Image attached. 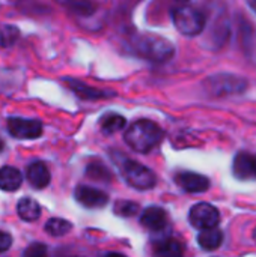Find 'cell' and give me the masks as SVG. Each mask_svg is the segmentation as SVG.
Returning <instances> with one entry per match:
<instances>
[{"label":"cell","mask_w":256,"mask_h":257,"mask_svg":"<svg viewBox=\"0 0 256 257\" xmlns=\"http://www.w3.org/2000/svg\"><path fill=\"white\" fill-rule=\"evenodd\" d=\"M124 140L134 152L148 154L163 140V130L152 120L140 119L125 131Z\"/></svg>","instance_id":"6da1fadb"},{"label":"cell","mask_w":256,"mask_h":257,"mask_svg":"<svg viewBox=\"0 0 256 257\" xmlns=\"http://www.w3.org/2000/svg\"><path fill=\"white\" fill-rule=\"evenodd\" d=\"M131 48L137 56L152 62H166L175 54L174 45L167 39L157 35L134 36L131 41Z\"/></svg>","instance_id":"7a4b0ae2"},{"label":"cell","mask_w":256,"mask_h":257,"mask_svg":"<svg viewBox=\"0 0 256 257\" xmlns=\"http://www.w3.org/2000/svg\"><path fill=\"white\" fill-rule=\"evenodd\" d=\"M116 164L121 170L122 178L125 179V182L130 187H133L136 190H142V191L151 190L155 187L157 176L149 167L140 164L139 161L130 160L125 155H118Z\"/></svg>","instance_id":"3957f363"},{"label":"cell","mask_w":256,"mask_h":257,"mask_svg":"<svg viewBox=\"0 0 256 257\" xmlns=\"http://www.w3.org/2000/svg\"><path fill=\"white\" fill-rule=\"evenodd\" d=\"M172 20L178 32L186 36H196L205 29V15L190 5L175 6L172 9Z\"/></svg>","instance_id":"277c9868"},{"label":"cell","mask_w":256,"mask_h":257,"mask_svg":"<svg viewBox=\"0 0 256 257\" xmlns=\"http://www.w3.org/2000/svg\"><path fill=\"white\" fill-rule=\"evenodd\" d=\"M189 221L193 227L202 230L216 229L220 221L219 211L210 203H198L189 212Z\"/></svg>","instance_id":"5b68a950"},{"label":"cell","mask_w":256,"mask_h":257,"mask_svg":"<svg viewBox=\"0 0 256 257\" xmlns=\"http://www.w3.org/2000/svg\"><path fill=\"white\" fill-rule=\"evenodd\" d=\"M6 126L9 134L20 140H35L42 136V123L36 119L8 117Z\"/></svg>","instance_id":"8992f818"},{"label":"cell","mask_w":256,"mask_h":257,"mask_svg":"<svg viewBox=\"0 0 256 257\" xmlns=\"http://www.w3.org/2000/svg\"><path fill=\"white\" fill-rule=\"evenodd\" d=\"M74 196L80 205H83L84 208H91V209L104 208L109 203V196L104 191L89 187V185H78L74 191Z\"/></svg>","instance_id":"52a82bcc"},{"label":"cell","mask_w":256,"mask_h":257,"mask_svg":"<svg viewBox=\"0 0 256 257\" xmlns=\"http://www.w3.org/2000/svg\"><path fill=\"white\" fill-rule=\"evenodd\" d=\"M246 83L232 75H216L208 80V89L214 95L223 93H238L244 90Z\"/></svg>","instance_id":"ba28073f"},{"label":"cell","mask_w":256,"mask_h":257,"mask_svg":"<svg viewBox=\"0 0 256 257\" xmlns=\"http://www.w3.org/2000/svg\"><path fill=\"white\" fill-rule=\"evenodd\" d=\"M175 181L180 188H183L187 193H193V194L205 193L210 188V179L199 173L183 172L175 176Z\"/></svg>","instance_id":"9c48e42d"},{"label":"cell","mask_w":256,"mask_h":257,"mask_svg":"<svg viewBox=\"0 0 256 257\" xmlns=\"http://www.w3.org/2000/svg\"><path fill=\"white\" fill-rule=\"evenodd\" d=\"M140 224L151 232H163L167 227V214L163 208L149 206L142 212Z\"/></svg>","instance_id":"30bf717a"},{"label":"cell","mask_w":256,"mask_h":257,"mask_svg":"<svg viewBox=\"0 0 256 257\" xmlns=\"http://www.w3.org/2000/svg\"><path fill=\"white\" fill-rule=\"evenodd\" d=\"M234 175L238 179H256V154L240 152L237 154L232 166Z\"/></svg>","instance_id":"8fae6325"},{"label":"cell","mask_w":256,"mask_h":257,"mask_svg":"<svg viewBox=\"0 0 256 257\" xmlns=\"http://www.w3.org/2000/svg\"><path fill=\"white\" fill-rule=\"evenodd\" d=\"M26 176H27L29 184H30L33 188H36V190L45 188V187L50 184V179H51L50 170H48L47 164L42 163V161H33V163L27 167Z\"/></svg>","instance_id":"7c38bea8"},{"label":"cell","mask_w":256,"mask_h":257,"mask_svg":"<svg viewBox=\"0 0 256 257\" xmlns=\"http://www.w3.org/2000/svg\"><path fill=\"white\" fill-rule=\"evenodd\" d=\"M23 184V175L12 166H3L0 169V190L12 193L17 191Z\"/></svg>","instance_id":"4fadbf2b"},{"label":"cell","mask_w":256,"mask_h":257,"mask_svg":"<svg viewBox=\"0 0 256 257\" xmlns=\"http://www.w3.org/2000/svg\"><path fill=\"white\" fill-rule=\"evenodd\" d=\"M154 256L155 257H183L184 256V245L175 238L160 239L154 245Z\"/></svg>","instance_id":"5bb4252c"},{"label":"cell","mask_w":256,"mask_h":257,"mask_svg":"<svg viewBox=\"0 0 256 257\" xmlns=\"http://www.w3.org/2000/svg\"><path fill=\"white\" fill-rule=\"evenodd\" d=\"M68 83V86L83 99H101V98H109L110 95H113L112 92H107V90H100V89H95V87H91V86H86L84 83H80L77 80H71V78H66L65 80Z\"/></svg>","instance_id":"9a60e30c"},{"label":"cell","mask_w":256,"mask_h":257,"mask_svg":"<svg viewBox=\"0 0 256 257\" xmlns=\"http://www.w3.org/2000/svg\"><path fill=\"white\" fill-rule=\"evenodd\" d=\"M198 242H199L201 248H204L205 251H214L223 242V232L217 227L202 230L198 236Z\"/></svg>","instance_id":"2e32d148"},{"label":"cell","mask_w":256,"mask_h":257,"mask_svg":"<svg viewBox=\"0 0 256 257\" xmlns=\"http://www.w3.org/2000/svg\"><path fill=\"white\" fill-rule=\"evenodd\" d=\"M17 212L18 217L24 221H35L41 215V206L38 205L36 200L24 197L17 203Z\"/></svg>","instance_id":"e0dca14e"},{"label":"cell","mask_w":256,"mask_h":257,"mask_svg":"<svg viewBox=\"0 0 256 257\" xmlns=\"http://www.w3.org/2000/svg\"><path fill=\"white\" fill-rule=\"evenodd\" d=\"M125 117L118 113H107L101 117L100 126L104 134H115L125 126Z\"/></svg>","instance_id":"ac0fdd59"},{"label":"cell","mask_w":256,"mask_h":257,"mask_svg":"<svg viewBox=\"0 0 256 257\" xmlns=\"http://www.w3.org/2000/svg\"><path fill=\"white\" fill-rule=\"evenodd\" d=\"M45 232L53 236V238H59V236H63L66 235L71 229H72V224L63 218H50L45 226H44Z\"/></svg>","instance_id":"d6986e66"},{"label":"cell","mask_w":256,"mask_h":257,"mask_svg":"<svg viewBox=\"0 0 256 257\" xmlns=\"http://www.w3.org/2000/svg\"><path fill=\"white\" fill-rule=\"evenodd\" d=\"M86 175L89 178H92V179H98V181H103V182L112 181V173L101 163H91L88 166V169H86Z\"/></svg>","instance_id":"ffe728a7"},{"label":"cell","mask_w":256,"mask_h":257,"mask_svg":"<svg viewBox=\"0 0 256 257\" xmlns=\"http://www.w3.org/2000/svg\"><path fill=\"white\" fill-rule=\"evenodd\" d=\"M113 211L119 217L130 218V217H134L139 212V205L134 203V202H130V200H118L115 203Z\"/></svg>","instance_id":"44dd1931"},{"label":"cell","mask_w":256,"mask_h":257,"mask_svg":"<svg viewBox=\"0 0 256 257\" xmlns=\"http://www.w3.org/2000/svg\"><path fill=\"white\" fill-rule=\"evenodd\" d=\"M18 38V30L14 26H5L0 30V45L8 47L11 44H14Z\"/></svg>","instance_id":"7402d4cb"},{"label":"cell","mask_w":256,"mask_h":257,"mask_svg":"<svg viewBox=\"0 0 256 257\" xmlns=\"http://www.w3.org/2000/svg\"><path fill=\"white\" fill-rule=\"evenodd\" d=\"M23 257H48V250H47V247L44 244L33 242L24 250Z\"/></svg>","instance_id":"603a6c76"},{"label":"cell","mask_w":256,"mask_h":257,"mask_svg":"<svg viewBox=\"0 0 256 257\" xmlns=\"http://www.w3.org/2000/svg\"><path fill=\"white\" fill-rule=\"evenodd\" d=\"M12 245V236L6 232H0V254L8 251Z\"/></svg>","instance_id":"cb8c5ba5"},{"label":"cell","mask_w":256,"mask_h":257,"mask_svg":"<svg viewBox=\"0 0 256 257\" xmlns=\"http://www.w3.org/2000/svg\"><path fill=\"white\" fill-rule=\"evenodd\" d=\"M104 257H127L125 254H122V253H116V251H112V253H107Z\"/></svg>","instance_id":"d4e9b609"},{"label":"cell","mask_w":256,"mask_h":257,"mask_svg":"<svg viewBox=\"0 0 256 257\" xmlns=\"http://www.w3.org/2000/svg\"><path fill=\"white\" fill-rule=\"evenodd\" d=\"M3 148H5V143H3V140L0 139V152L3 151Z\"/></svg>","instance_id":"484cf974"},{"label":"cell","mask_w":256,"mask_h":257,"mask_svg":"<svg viewBox=\"0 0 256 257\" xmlns=\"http://www.w3.org/2000/svg\"><path fill=\"white\" fill-rule=\"evenodd\" d=\"M249 5H250V6H252L253 9H255V12H256V2H250Z\"/></svg>","instance_id":"4316f807"},{"label":"cell","mask_w":256,"mask_h":257,"mask_svg":"<svg viewBox=\"0 0 256 257\" xmlns=\"http://www.w3.org/2000/svg\"><path fill=\"white\" fill-rule=\"evenodd\" d=\"M255 241H256V230H255Z\"/></svg>","instance_id":"83f0119b"}]
</instances>
